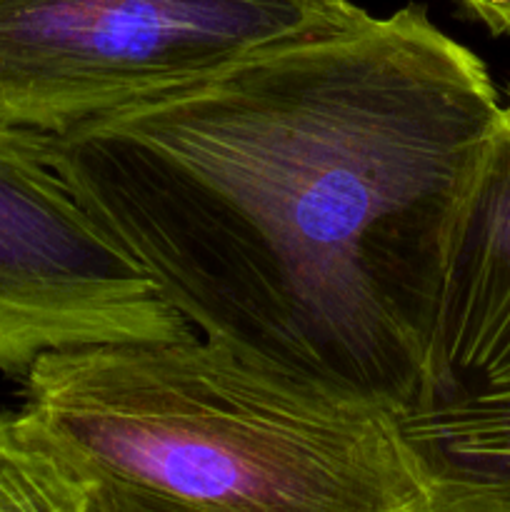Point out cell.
Here are the masks:
<instances>
[{"label":"cell","mask_w":510,"mask_h":512,"mask_svg":"<svg viewBox=\"0 0 510 512\" xmlns=\"http://www.w3.org/2000/svg\"><path fill=\"white\" fill-rule=\"evenodd\" d=\"M398 423L433 512H510V105L450 228Z\"/></svg>","instance_id":"4"},{"label":"cell","mask_w":510,"mask_h":512,"mask_svg":"<svg viewBox=\"0 0 510 512\" xmlns=\"http://www.w3.org/2000/svg\"><path fill=\"white\" fill-rule=\"evenodd\" d=\"M360 10L350 0H0V123L70 133Z\"/></svg>","instance_id":"3"},{"label":"cell","mask_w":510,"mask_h":512,"mask_svg":"<svg viewBox=\"0 0 510 512\" xmlns=\"http://www.w3.org/2000/svg\"><path fill=\"white\" fill-rule=\"evenodd\" d=\"M143 265L80 203L53 135L0 123V373L43 355L190 335Z\"/></svg>","instance_id":"5"},{"label":"cell","mask_w":510,"mask_h":512,"mask_svg":"<svg viewBox=\"0 0 510 512\" xmlns=\"http://www.w3.org/2000/svg\"><path fill=\"white\" fill-rule=\"evenodd\" d=\"M0 512H103L88 480L30 433L18 413L0 410Z\"/></svg>","instance_id":"6"},{"label":"cell","mask_w":510,"mask_h":512,"mask_svg":"<svg viewBox=\"0 0 510 512\" xmlns=\"http://www.w3.org/2000/svg\"><path fill=\"white\" fill-rule=\"evenodd\" d=\"M503 108L408 3L53 135V160L198 335L400 410Z\"/></svg>","instance_id":"1"},{"label":"cell","mask_w":510,"mask_h":512,"mask_svg":"<svg viewBox=\"0 0 510 512\" xmlns=\"http://www.w3.org/2000/svg\"><path fill=\"white\" fill-rule=\"evenodd\" d=\"M493 35H510V0H460Z\"/></svg>","instance_id":"7"},{"label":"cell","mask_w":510,"mask_h":512,"mask_svg":"<svg viewBox=\"0 0 510 512\" xmlns=\"http://www.w3.org/2000/svg\"><path fill=\"white\" fill-rule=\"evenodd\" d=\"M508 105H510V103H508Z\"/></svg>","instance_id":"8"},{"label":"cell","mask_w":510,"mask_h":512,"mask_svg":"<svg viewBox=\"0 0 510 512\" xmlns=\"http://www.w3.org/2000/svg\"><path fill=\"white\" fill-rule=\"evenodd\" d=\"M18 415L103 512H433L398 408L203 335L43 355Z\"/></svg>","instance_id":"2"}]
</instances>
